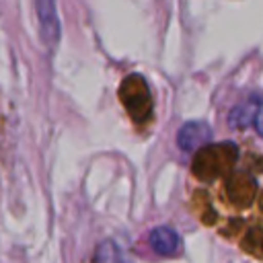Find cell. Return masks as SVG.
I'll return each mask as SVG.
<instances>
[{
    "mask_svg": "<svg viewBox=\"0 0 263 263\" xmlns=\"http://www.w3.org/2000/svg\"><path fill=\"white\" fill-rule=\"evenodd\" d=\"M121 101L136 119H142L150 113V90H148L146 80L140 74H132L123 80Z\"/></svg>",
    "mask_w": 263,
    "mask_h": 263,
    "instance_id": "1",
    "label": "cell"
},
{
    "mask_svg": "<svg viewBox=\"0 0 263 263\" xmlns=\"http://www.w3.org/2000/svg\"><path fill=\"white\" fill-rule=\"evenodd\" d=\"M39 21V33L45 45H55L60 39V18H58V0H33Z\"/></svg>",
    "mask_w": 263,
    "mask_h": 263,
    "instance_id": "2",
    "label": "cell"
},
{
    "mask_svg": "<svg viewBox=\"0 0 263 263\" xmlns=\"http://www.w3.org/2000/svg\"><path fill=\"white\" fill-rule=\"evenodd\" d=\"M148 242H150L152 251L156 255H160V257H175L181 251V236L171 226L152 228V232L148 236Z\"/></svg>",
    "mask_w": 263,
    "mask_h": 263,
    "instance_id": "4",
    "label": "cell"
},
{
    "mask_svg": "<svg viewBox=\"0 0 263 263\" xmlns=\"http://www.w3.org/2000/svg\"><path fill=\"white\" fill-rule=\"evenodd\" d=\"M257 105H259V97H251V99L238 103V105L230 111V115H228V123H230V127H238V129L253 127Z\"/></svg>",
    "mask_w": 263,
    "mask_h": 263,
    "instance_id": "6",
    "label": "cell"
},
{
    "mask_svg": "<svg viewBox=\"0 0 263 263\" xmlns=\"http://www.w3.org/2000/svg\"><path fill=\"white\" fill-rule=\"evenodd\" d=\"M212 140V129L203 121H187L177 134V146L183 152H195Z\"/></svg>",
    "mask_w": 263,
    "mask_h": 263,
    "instance_id": "3",
    "label": "cell"
},
{
    "mask_svg": "<svg viewBox=\"0 0 263 263\" xmlns=\"http://www.w3.org/2000/svg\"><path fill=\"white\" fill-rule=\"evenodd\" d=\"M253 127H255V132L263 138V99H261V97H259V105H257V111H255Z\"/></svg>",
    "mask_w": 263,
    "mask_h": 263,
    "instance_id": "7",
    "label": "cell"
},
{
    "mask_svg": "<svg viewBox=\"0 0 263 263\" xmlns=\"http://www.w3.org/2000/svg\"><path fill=\"white\" fill-rule=\"evenodd\" d=\"M90 263H134V259L127 255V251L113 238H107L97 245Z\"/></svg>",
    "mask_w": 263,
    "mask_h": 263,
    "instance_id": "5",
    "label": "cell"
}]
</instances>
